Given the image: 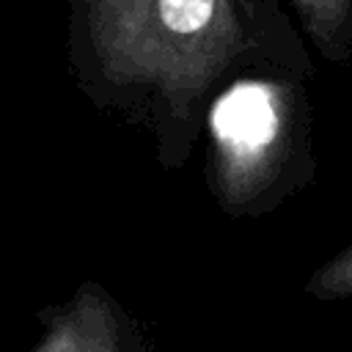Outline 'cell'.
Wrapping results in <instances>:
<instances>
[{
  "mask_svg": "<svg viewBox=\"0 0 352 352\" xmlns=\"http://www.w3.org/2000/svg\"><path fill=\"white\" fill-rule=\"evenodd\" d=\"M69 58L96 107H113L179 168L212 96L250 69L311 74L308 50L275 0H72Z\"/></svg>",
  "mask_w": 352,
  "mask_h": 352,
  "instance_id": "6da1fadb",
  "label": "cell"
},
{
  "mask_svg": "<svg viewBox=\"0 0 352 352\" xmlns=\"http://www.w3.org/2000/svg\"><path fill=\"white\" fill-rule=\"evenodd\" d=\"M302 80L280 69H250L212 96L204 113L206 179L228 214L258 217L311 179Z\"/></svg>",
  "mask_w": 352,
  "mask_h": 352,
  "instance_id": "7a4b0ae2",
  "label": "cell"
},
{
  "mask_svg": "<svg viewBox=\"0 0 352 352\" xmlns=\"http://www.w3.org/2000/svg\"><path fill=\"white\" fill-rule=\"evenodd\" d=\"M36 352H129L140 349V333L126 311L96 283L80 286L69 302L44 314V336Z\"/></svg>",
  "mask_w": 352,
  "mask_h": 352,
  "instance_id": "3957f363",
  "label": "cell"
},
{
  "mask_svg": "<svg viewBox=\"0 0 352 352\" xmlns=\"http://www.w3.org/2000/svg\"><path fill=\"white\" fill-rule=\"evenodd\" d=\"M311 44L330 60H352V0H289Z\"/></svg>",
  "mask_w": 352,
  "mask_h": 352,
  "instance_id": "277c9868",
  "label": "cell"
},
{
  "mask_svg": "<svg viewBox=\"0 0 352 352\" xmlns=\"http://www.w3.org/2000/svg\"><path fill=\"white\" fill-rule=\"evenodd\" d=\"M308 294L319 300H344L352 297V245H346L338 256L324 261L308 280Z\"/></svg>",
  "mask_w": 352,
  "mask_h": 352,
  "instance_id": "5b68a950",
  "label": "cell"
}]
</instances>
